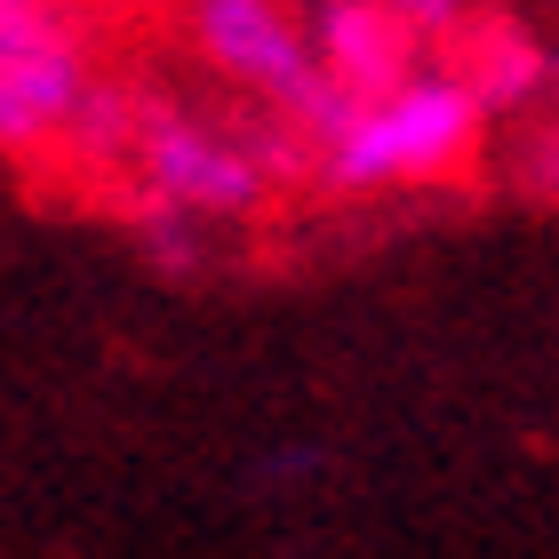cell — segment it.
I'll list each match as a JSON object with an SVG mask.
<instances>
[{
    "instance_id": "cell-2",
    "label": "cell",
    "mask_w": 559,
    "mask_h": 559,
    "mask_svg": "<svg viewBox=\"0 0 559 559\" xmlns=\"http://www.w3.org/2000/svg\"><path fill=\"white\" fill-rule=\"evenodd\" d=\"M192 40L224 81L257 88L272 112L304 120L320 144H336L352 129V96H336V81L312 57V33L288 0H192Z\"/></svg>"
},
{
    "instance_id": "cell-1",
    "label": "cell",
    "mask_w": 559,
    "mask_h": 559,
    "mask_svg": "<svg viewBox=\"0 0 559 559\" xmlns=\"http://www.w3.org/2000/svg\"><path fill=\"white\" fill-rule=\"evenodd\" d=\"M479 96L455 72H416L384 105H360L336 144H320V185L328 192H384V185H431L464 168L479 144Z\"/></svg>"
},
{
    "instance_id": "cell-4",
    "label": "cell",
    "mask_w": 559,
    "mask_h": 559,
    "mask_svg": "<svg viewBox=\"0 0 559 559\" xmlns=\"http://www.w3.org/2000/svg\"><path fill=\"white\" fill-rule=\"evenodd\" d=\"M136 168L144 192L176 216H248L264 200V160L200 129L192 112H136Z\"/></svg>"
},
{
    "instance_id": "cell-3",
    "label": "cell",
    "mask_w": 559,
    "mask_h": 559,
    "mask_svg": "<svg viewBox=\"0 0 559 559\" xmlns=\"http://www.w3.org/2000/svg\"><path fill=\"white\" fill-rule=\"evenodd\" d=\"M88 64L48 0H0V152L64 136L88 105Z\"/></svg>"
},
{
    "instance_id": "cell-5",
    "label": "cell",
    "mask_w": 559,
    "mask_h": 559,
    "mask_svg": "<svg viewBox=\"0 0 559 559\" xmlns=\"http://www.w3.org/2000/svg\"><path fill=\"white\" fill-rule=\"evenodd\" d=\"M304 33H312L320 72L336 81V96H352V105H384L392 88L416 81V72H408L416 24L400 16L392 0H312Z\"/></svg>"
},
{
    "instance_id": "cell-10",
    "label": "cell",
    "mask_w": 559,
    "mask_h": 559,
    "mask_svg": "<svg viewBox=\"0 0 559 559\" xmlns=\"http://www.w3.org/2000/svg\"><path fill=\"white\" fill-rule=\"evenodd\" d=\"M551 88H559V57H551Z\"/></svg>"
},
{
    "instance_id": "cell-8",
    "label": "cell",
    "mask_w": 559,
    "mask_h": 559,
    "mask_svg": "<svg viewBox=\"0 0 559 559\" xmlns=\"http://www.w3.org/2000/svg\"><path fill=\"white\" fill-rule=\"evenodd\" d=\"M144 240H152V257H160V264H192V233H185V216H152L144 224Z\"/></svg>"
},
{
    "instance_id": "cell-6",
    "label": "cell",
    "mask_w": 559,
    "mask_h": 559,
    "mask_svg": "<svg viewBox=\"0 0 559 559\" xmlns=\"http://www.w3.org/2000/svg\"><path fill=\"white\" fill-rule=\"evenodd\" d=\"M455 81L479 96V112H512V105L551 88V48H536L527 33H479L472 64L455 72Z\"/></svg>"
},
{
    "instance_id": "cell-9",
    "label": "cell",
    "mask_w": 559,
    "mask_h": 559,
    "mask_svg": "<svg viewBox=\"0 0 559 559\" xmlns=\"http://www.w3.org/2000/svg\"><path fill=\"white\" fill-rule=\"evenodd\" d=\"M527 192L559 200V129H551V136H536V152H527Z\"/></svg>"
},
{
    "instance_id": "cell-7",
    "label": "cell",
    "mask_w": 559,
    "mask_h": 559,
    "mask_svg": "<svg viewBox=\"0 0 559 559\" xmlns=\"http://www.w3.org/2000/svg\"><path fill=\"white\" fill-rule=\"evenodd\" d=\"M400 16L416 24V33H455V24L472 16V0H392Z\"/></svg>"
}]
</instances>
